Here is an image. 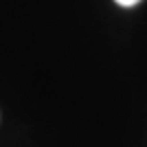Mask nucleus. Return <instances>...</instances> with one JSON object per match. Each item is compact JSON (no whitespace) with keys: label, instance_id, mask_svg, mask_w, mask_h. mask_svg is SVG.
Instances as JSON below:
<instances>
[{"label":"nucleus","instance_id":"obj_1","mask_svg":"<svg viewBox=\"0 0 147 147\" xmlns=\"http://www.w3.org/2000/svg\"><path fill=\"white\" fill-rule=\"evenodd\" d=\"M117 5H121V7H134V5H138L141 0H114Z\"/></svg>","mask_w":147,"mask_h":147}]
</instances>
